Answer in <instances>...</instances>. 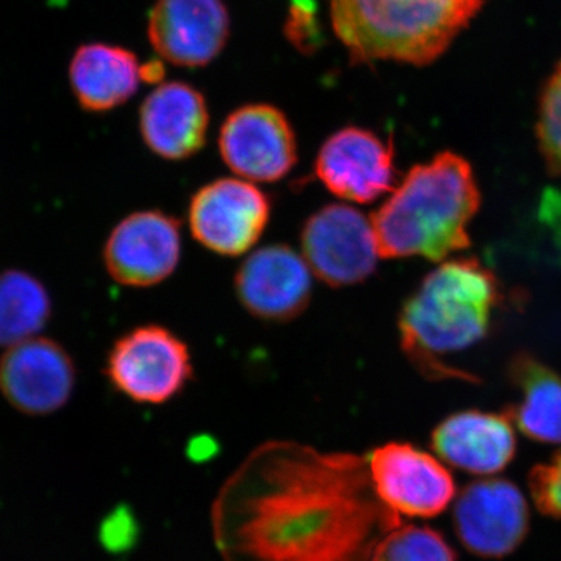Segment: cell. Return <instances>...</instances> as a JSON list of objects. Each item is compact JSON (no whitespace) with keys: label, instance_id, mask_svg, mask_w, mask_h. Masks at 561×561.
I'll return each instance as SVG.
<instances>
[{"label":"cell","instance_id":"obj_19","mask_svg":"<svg viewBox=\"0 0 561 561\" xmlns=\"http://www.w3.org/2000/svg\"><path fill=\"white\" fill-rule=\"evenodd\" d=\"M511 378L519 401L508 413L531 440L561 445V376L540 360L519 354L512 362Z\"/></svg>","mask_w":561,"mask_h":561},{"label":"cell","instance_id":"obj_21","mask_svg":"<svg viewBox=\"0 0 561 561\" xmlns=\"http://www.w3.org/2000/svg\"><path fill=\"white\" fill-rule=\"evenodd\" d=\"M370 561H457V557L437 530L398 524L383 535Z\"/></svg>","mask_w":561,"mask_h":561},{"label":"cell","instance_id":"obj_2","mask_svg":"<svg viewBox=\"0 0 561 561\" xmlns=\"http://www.w3.org/2000/svg\"><path fill=\"white\" fill-rule=\"evenodd\" d=\"M481 191L470 162L443 151L415 165L371 216L383 260L421 256L443 261L470 247Z\"/></svg>","mask_w":561,"mask_h":561},{"label":"cell","instance_id":"obj_12","mask_svg":"<svg viewBox=\"0 0 561 561\" xmlns=\"http://www.w3.org/2000/svg\"><path fill=\"white\" fill-rule=\"evenodd\" d=\"M76 367L68 351L50 339L33 337L0 359V393L25 415L60 411L72 397Z\"/></svg>","mask_w":561,"mask_h":561},{"label":"cell","instance_id":"obj_13","mask_svg":"<svg viewBox=\"0 0 561 561\" xmlns=\"http://www.w3.org/2000/svg\"><path fill=\"white\" fill-rule=\"evenodd\" d=\"M316 175L342 201L376 202L394 190L393 146L364 128H342L321 146Z\"/></svg>","mask_w":561,"mask_h":561},{"label":"cell","instance_id":"obj_23","mask_svg":"<svg viewBox=\"0 0 561 561\" xmlns=\"http://www.w3.org/2000/svg\"><path fill=\"white\" fill-rule=\"evenodd\" d=\"M529 489L540 512L561 522V453L549 463L531 470Z\"/></svg>","mask_w":561,"mask_h":561},{"label":"cell","instance_id":"obj_10","mask_svg":"<svg viewBox=\"0 0 561 561\" xmlns=\"http://www.w3.org/2000/svg\"><path fill=\"white\" fill-rule=\"evenodd\" d=\"M221 160L247 181L273 183L289 175L298 160L290 122L272 105H247L220 128Z\"/></svg>","mask_w":561,"mask_h":561},{"label":"cell","instance_id":"obj_15","mask_svg":"<svg viewBox=\"0 0 561 561\" xmlns=\"http://www.w3.org/2000/svg\"><path fill=\"white\" fill-rule=\"evenodd\" d=\"M228 32L221 0H158L150 13L151 44L173 65H208L224 49Z\"/></svg>","mask_w":561,"mask_h":561},{"label":"cell","instance_id":"obj_14","mask_svg":"<svg viewBox=\"0 0 561 561\" xmlns=\"http://www.w3.org/2000/svg\"><path fill=\"white\" fill-rule=\"evenodd\" d=\"M236 294L256 319L286 323L300 317L312 298V271L287 245H268L251 253L236 273Z\"/></svg>","mask_w":561,"mask_h":561},{"label":"cell","instance_id":"obj_8","mask_svg":"<svg viewBox=\"0 0 561 561\" xmlns=\"http://www.w3.org/2000/svg\"><path fill=\"white\" fill-rule=\"evenodd\" d=\"M271 197L247 180L220 179L195 192L190 227L195 241L221 256L253 249L271 220Z\"/></svg>","mask_w":561,"mask_h":561},{"label":"cell","instance_id":"obj_24","mask_svg":"<svg viewBox=\"0 0 561 561\" xmlns=\"http://www.w3.org/2000/svg\"><path fill=\"white\" fill-rule=\"evenodd\" d=\"M427 2L445 3V5L459 7L474 16L476 11L481 7L482 0H427Z\"/></svg>","mask_w":561,"mask_h":561},{"label":"cell","instance_id":"obj_9","mask_svg":"<svg viewBox=\"0 0 561 561\" xmlns=\"http://www.w3.org/2000/svg\"><path fill=\"white\" fill-rule=\"evenodd\" d=\"M454 529L465 549L482 559H502L523 545L530 527L526 496L505 479H482L454 501Z\"/></svg>","mask_w":561,"mask_h":561},{"label":"cell","instance_id":"obj_18","mask_svg":"<svg viewBox=\"0 0 561 561\" xmlns=\"http://www.w3.org/2000/svg\"><path fill=\"white\" fill-rule=\"evenodd\" d=\"M140 69L131 51L108 44H84L70 61V87L81 108L105 113L135 94L142 80Z\"/></svg>","mask_w":561,"mask_h":561},{"label":"cell","instance_id":"obj_3","mask_svg":"<svg viewBox=\"0 0 561 561\" xmlns=\"http://www.w3.org/2000/svg\"><path fill=\"white\" fill-rule=\"evenodd\" d=\"M500 301V283L482 262H443L402 306V351L423 375L463 378L446 359L486 337Z\"/></svg>","mask_w":561,"mask_h":561},{"label":"cell","instance_id":"obj_5","mask_svg":"<svg viewBox=\"0 0 561 561\" xmlns=\"http://www.w3.org/2000/svg\"><path fill=\"white\" fill-rule=\"evenodd\" d=\"M192 359L186 343L157 324L136 328L114 343L106 376L114 389L140 404H164L191 381Z\"/></svg>","mask_w":561,"mask_h":561},{"label":"cell","instance_id":"obj_6","mask_svg":"<svg viewBox=\"0 0 561 561\" xmlns=\"http://www.w3.org/2000/svg\"><path fill=\"white\" fill-rule=\"evenodd\" d=\"M301 249L313 275L334 289L370 278L381 257L371 220L342 203L323 206L305 221Z\"/></svg>","mask_w":561,"mask_h":561},{"label":"cell","instance_id":"obj_17","mask_svg":"<svg viewBox=\"0 0 561 561\" xmlns=\"http://www.w3.org/2000/svg\"><path fill=\"white\" fill-rule=\"evenodd\" d=\"M208 125L205 98L179 81L157 88L140 108V135L162 160L183 161L198 153L205 147Z\"/></svg>","mask_w":561,"mask_h":561},{"label":"cell","instance_id":"obj_1","mask_svg":"<svg viewBox=\"0 0 561 561\" xmlns=\"http://www.w3.org/2000/svg\"><path fill=\"white\" fill-rule=\"evenodd\" d=\"M398 524L373 489L367 457L286 440L253 449L210 508L224 561H370Z\"/></svg>","mask_w":561,"mask_h":561},{"label":"cell","instance_id":"obj_4","mask_svg":"<svg viewBox=\"0 0 561 561\" xmlns=\"http://www.w3.org/2000/svg\"><path fill=\"white\" fill-rule=\"evenodd\" d=\"M331 16L354 60L426 65L446 50L472 14L427 0H331Z\"/></svg>","mask_w":561,"mask_h":561},{"label":"cell","instance_id":"obj_20","mask_svg":"<svg viewBox=\"0 0 561 561\" xmlns=\"http://www.w3.org/2000/svg\"><path fill=\"white\" fill-rule=\"evenodd\" d=\"M50 313V295L39 279L21 271L0 273V348L36 337Z\"/></svg>","mask_w":561,"mask_h":561},{"label":"cell","instance_id":"obj_11","mask_svg":"<svg viewBox=\"0 0 561 561\" xmlns=\"http://www.w3.org/2000/svg\"><path fill=\"white\" fill-rule=\"evenodd\" d=\"M180 257V221L161 210L125 217L103 247L111 278L128 287L157 286L176 271Z\"/></svg>","mask_w":561,"mask_h":561},{"label":"cell","instance_id":"obj_7","mask_svg":"<svg viewBox=\"0 0 561 561\" xmlns=\"http://www.w3.org/2000/svg\"><path fill=\"white\" fill-rule=\"evenodd\" d=\"M373 489L398 518H434L456 501V482L438 457L409 443H386L367 457Z\"/></svg>","mask_w":561,"mask_h":561},{"label":"cell","instance_id":"obj_22","mask_svg":"<svg viewBox=\"0 0 561 561\" xmlns=\"http://www.w3.org/2000/svg\"><path fill=\"white\" fill-rule=\"evenodd\" d=\"M537 133L549 171L561 176V65L542 94Z\"/></svg>","mask_w":561,"mask_h":561},{"label":"cell","instance_id":"obj_16","mask_svg":"<svg viewBox=\"0 0 561 561\" xmlns=\"http://www.w3.org/2000/svg\"><path fill=\"white\" fill-rule=\"evenodd\" d=\"M438 459L474 476H493L511 465L516 435L508 413L465 411L443 420L432 434Z\"/></svg>","mask_w":561,"mask_h":561}]
</instances>
